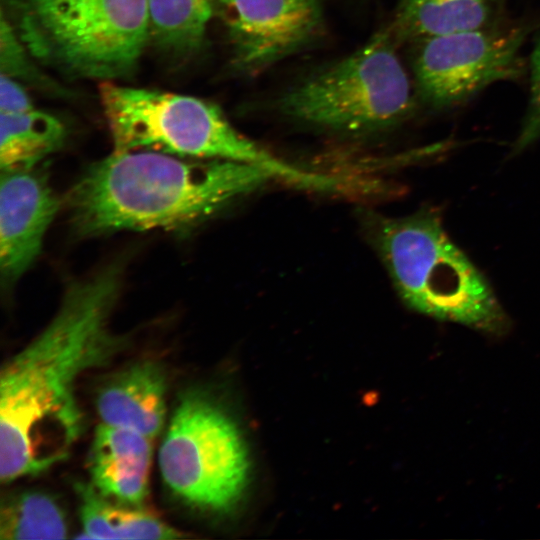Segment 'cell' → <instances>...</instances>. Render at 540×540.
I'll return each mask as SVG.
<instances>
[{
	"instance_id": "1",
	"label": "cell",
	"mask_w": 540,
	"mask_h": 540,
	"mask_svg": "<svg viewBox=\"0 0 540 540\" xmlns=\"http://www.w3.org/2000/svg\"><path fill=\"white\" fill-rule=\"evenodd\" d=\"M121 268L109 265L66 288L46 327L0 376V479L9 483L64 460L81 434L75 389L81 375L124 347L111 328Z\"/></svg>"
},
{
	"instance_id": "2",
	"label": "cell",
	"mask_w": 540,
	"mask_h": 540,
	"mask_svg": "<svg viewBox=\"0 0 540 540\" xmlns=\"http://www.w3.org/2000/svg\"><path fill=\"white\" fill-rule=\"evenodd\" d=\"M270 179L262 168L234 161L113 151L86 169L71 188L67 204L81 236L184 231Z\"/></svg>"
},
{
	"instance_id": "3",
	"label": "cell",
	"mask_w": 540,
	"mask_h": 540,
	"mask_svg": "<svg viewBox=\"0 0 540 540\" xmlns=\"http://www.w3.org/2000/svg\"><path fill=\"white\" fill-rule=\"evenodd\" d=\"M99 93L115 152L146 150L234 161L257 166L299 187L328 190L332 186L330 177L301 170L259 147L209 101L112 81H104Z\"/></svg>"
},
{
	"instance_id": "4",
	"label": "cell",
	"mask_w": 540,
	"mask_h": 540,
	"mask_svg": "<svg viewBox=\"0 0 540 540\" xmlns=\"http://www.w3.org/2000/svg\"><path fill=\"white\" fill-rule=\"evenodd\" d=\"M376 244L402 300L413 310L493 336L511 321L492 287L448 236L439 212L383 218Z\"/></svg>"
},
{
	"instance_id": "5",
	"label": "cell",
	"mask_w": 540,
	"mask_h": 540,
	"mask_svg": "<svg viewBox=\"0 0 540 540\" xmlns=\"http://www.w3.org/2000/svg\"><path fill=\"white\" fill-rule=\"evenodd\" d=\"M19 34L32 55L78 78L135 68L150 35L148 0H24Z\"/></svg>"
},
{
	"instance_id": "6",
	"label": "cell",
	"mask_w": 540,
	"mask_h": 540,
	"mask_svg": "<svg viewBox=\"0 0 540 540\" xmlns=\"http://www.w3.org/2000/svg\"><path fill=\"white\" fill-rule=\"evenodd\" d=\"M390 28L290 88L279 100L286 116L344 133L383 131L407 120L416 102Z\"/></svg>"
},
{
	"instance_id": "7",
	"label": "cell",
	"mask_w": 540,
	"mask_h": 540,
	"mask_svg": "<svg viewBox=\"0 0 540 540\" xmlns=\"http://www.w3.org/2000/svg\"><path fill=\"white\" fill-rule=\"evenodd\" d=\"M158 461L169 490L200 510H231L247 483L249 461L238 428L220 405L196 391L180 397Z\"/></svg>"
},
{
	"instance_id": "8",
	"label": "cell",
	"mask_w": 540,
	"mask_h": 540,
	"mask_svg": "<svg viewBox=\"0 0 540 540\" xmlns=\"http://www.w3.org/2000/svg\"><path fill=\"white\" fill-rule=\"evenodd\" d=\"M530 31L528 24L494 23L417 42L413 72L419 98L441 111L463 104L492 84L521 78V51Z\"/></svg>"
},
{
	"instance_id": "9",
	"label": "cell",
	"mask_w": 540,
	"mask_h": 540,
	"mask_svg": "<svg viewBox=\"0 0 540 540\" xmlns=\"http://www.w3.org/2000/svg\"><path fill=\"white\" fill-rule=\"evenodd\" d=\"M237 66L256 73L295 52L320 29V0H221Z\"/></svg>"
},
{
	"instance_id": "10",
	"label": "cell",
	"mask_w": 540,
	"mask_h": 540,
	"mask_svg": "<svg viewBox=\"0 0 540 540\" xmlns=\"http://www.w3.org/2000/svg\"><path fill=\"white\" fill-rule=\"evenodd\" d=\"M59 206L41 171H1L0 272L4 284L15 283L37 259Z\"/></svg>"
},
{
	"instance_id": "11",
	"label": "cell",
	"mask_w": 540,
	"mask_h": 540,
	"mask_svg": "<svg viewBox=\"0 0 540 540\" xmlns=\"http://www.w3.org/2000/svg\"><path fill=\"white\" fill-rule=\"evenodd\" d=\"M151 458V438L101 423L89 452L91 484L110 499L140 505L149 491Z\"/></svg>"
},
{
	"instance_id": "12",
	"label": "cell",
	"mask_w": 540,
	"mask_h": 540,
	"mask_svg": "<svg viewBox=\"0 0 540 540\" xmlns=\"http://www.w3.org/2000/svg\"><path fill=\"white\" fill-rule=\"evenodd\" d=\"M166 377L160 365L141 361L112 375L96 396L101 423L154 438L166 417Z\"/></svg>"
},
{
	"instance_id": "13",
	"label": "cell",
	"mask_w": 540,
	"mask_h": 540,
	"mask_svg": "<svg viewBox=\"0 0 540 540\" xmlns=\"http://www.w3.org/2000/svg\"><path fill=\"white\" fill-rule=\"evenodd\" d=\"M497 0H400L390 30L415 43L494 24Z\"/></svg>"
},
{
	"instance_id": "14",
	"label": "cell",
	"mask_w": 540,
	"mask_h": 540,
	"mask_svg": "<svg viewBox=\"0 0 540 540\" xmlns=\"http://www.w3.org/2000/svg\"><path fill=\"white\" fill-rule=\"evenodd\" d=\"M83 535L91 539H178L184 535L156 515L110 499L89 483L76 486Z\"/></svg>"
},
{
	"instance_id": "15",
	"label": "cell",
	"mask_w": 540,
	"mask_h": 540,
	"mask_svg": "<svg viewBox=\"0 0 540 540\" xmlns=\"http://www.w3.org/2000/svg\"><path fill=\"white\" fill-rule=\"evenodd\" d=\"M65 133L60 120L43 111L0 113L1 171L35 168L62 145Z\"/></svg>"
},
{
	"instance_id": "16",
	"label": "cell",
	"mask_w": 540,
	"mask_h": 540,
	"mask_svg": "<svg viewBox=\"0 0 540 540\" xmlns=\"http://www.w3.org/2000/svg\"><path fill=\"white\" fill-rule=\"evenodd\" d=\"M150 34L168 52L188 55L202 45L214 0H148Z\"/></svg>"
},
{
	"instance_id": "17",
	"label": "cell",
	"mask_w": 540,
	"mask_h": 540,
	"mask_svg": "<svg viewBox=\"0 0 540 540\" xmlns=\"http://www.w3.org/2000/svg\"><path fill=\"white\" fill-rule=\"evenodd\" d=\"M67 532L64 512L48 494L21 492L2 500V540L63 539Z\"/></svg>"
},
{
	"instance_id": "18",
	"label": "cell",
	"mask_w": 540,
	"mask_h": 540,
	"mask_svg": "<svg viewBox=\"0 0 540 540\" xmlns=\"http://www.w3.org/2000/svg\"><path fill=\"white\" fill-rule=\"evenodd\" d=\"M529 101L521 128L512 145L518 154L540 139V35L529 58Z\"/></svg>"
},
{
	"instance_id": "19",
	"label": "cell",
	"mask_w": 540,
	"mask_h": 540,
	"mask_svg": "<svg viewBox=\"0 0 540 540\" xmlns=\"http://www.w3.org/2000/svg\"><path fill=\"white\" fill-rule=\"evenodd\" d=\"M0 39L1 74L14 79L31 80L32 82L39 80L41 75L29 61L24 51L25 45L22 44L23 42L18 41L16 31L3 14L1 17Z\"/></svg>"
},
{
	"instance_id": "20",
	"label": "cell",
	"mask_w": 540,
	"mask_h": 540,
	"mask_svg": "<svg viewBox=\"0 0 540 540\" xmlns=\"http://www.w3.org/2000/svg\"><path fill=\"white\" fill-rule=\"evenodd\" d=\"M35 109L29 95L16 79L1 74L0 113H22Z\"/></svg>"
}]
</instances>
